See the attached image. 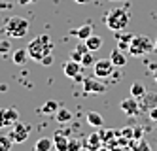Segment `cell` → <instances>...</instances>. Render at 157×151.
<instances>
[{"label":"cell","instance_id":"29","mask_svg":"<svg viewBox=\"0 0 157 151\" xmlns=\"http://www.w3.org/2000/svg\"><path fill=\"white\" fill-rule=\"evenodd\" d=\"M82 142L78 140V138H74V140H68V151H82Z\"/></svg>","mask_w":157,"mask_h":151},{"label":"cell","instance_id":"32","mask_svg":"<svg viewBox=\"0 0 157 151\" xmlns=\"http://www.w3.org/2000/svg\"><path fill=\"white\" fill-rule=\"evenodd\" d=\"M140 138H144V130H142V126H134V140H140Z\"/></svg>","mask_w":157,"mask_h":151},{"label":"cell","instance_id":"25","mask_svg":"<svg viewBox=\"0 0 157 151\" xmlns=\"http://www.w3.org/2000/svg\"><path fill=\"white\" fill-rule=\"evenodd\" d=\"M98 134H100V138H102V144H108L110 140H114V138L117 136V130H112V129H106V130H100Z\"/></svg>","mask_w":157,"mask_h":151},{"label":"cell","instance_id":"13","mask_svg":"<svg viewBox=\"0 0 157 151\" xmlns=\"http://www.w3.org/2000/svg\"><path fill=\"white\" fill-rule=\"evenodd\" d=\"M157 106V96L155 95H148V92H146V95L140 98V110H151V108H155Z\"/></svg>","mask_w":157,"mask_h":151},{"label":"cell","instance_id":"19","mask_svg":"<svg viewBox=\"0 0 157 151\" xmlns=\"http://www.w3.org/2000/svg\"><path fill=\"white\" fill-rule=\"evenodd\" d=\"M55 119L59 123H70L72 121V111L66 110V108H59L57 113H55Z\"/></svg>","mask_w":157,"mask_h":151},{"label":"cell","instance_id":"12","mask_svg":"<svg viewBox=\"0 0 157 151\" xmlns=\"http://www.w3.org/2000/svg\"><path fill=\"white\" fill-rule=\"evenodd\" d=\"M85 145L91 149V151H97L100 145H102V138H100V134H98V132L89 134V136H87V140H85Z\"/></svg>","mask_w":157,"mask_h":151},{"label":"cell","instance_id":"14","mask_svg":"<svg viewBox=\"0 0 157 151\" xmlns=\"http://www.w3.org/2000/svg\"><path fill=\"white\" fill-rule=\"evenodd\" d=\"M110 59H112V62H114L116 66H125L127 64V57H125V53H123L119 47H116L114 51L110 53Z\"/></svg>","mask_w":157,"mask_h":151},{"label":"cell","instance_id":"41","mask_svg":"<svg viewBox=\"0 0 157 151\" xmlns=\"http://www.w3.org/2000/svg\"><path fill=\"white\" fill-rule=\"evenodd\" d=\"M0 129H2V126H0Z\"/></svg>","mask_w":157,"mask_h":151},{"label":"cell","instance_id":"2","mask_svg":"<svg viewBox=\"0 0 157 151\" xmlns=\"http://www.w3.org/2000/svg\"><path fill=\"white\" fill-rule=\"evenodd\" d=\"M129 19H131V15H129V11L125 8H116V9H110L108 11L106 25H108L110 30L117 32V30H123L129 25Z\"/></svg>","mask_w":157,"mask_h":151},{"label":"cell","instance_id":"38","mask_svg":"<svg viewBox=\"0 0 157 151\" xmlns=\"http://www.w3.org/2000/svg\"><path fill=\"white\" fill-rule=\"evenodd\" d=\"M74 2H76V4H87L89 0H74Z\"/></svg>","mask_w":157,"mask_h":151},{"label":"cell","instance_id":"10","mask_svg":"<svg viewBox=\"0 0 157 151\" xmlns=\"http://www.w3.org/2000/svg\"><path fill=\"white\" fill-rule=\"evenodd\" d=\"M53 147H55V151H68V138L63 132H55L53 134Z\"/></svg>","mask_w":157,"mask_h":151},{"label":"cell","instance_id":"33","mask_svg":"<svg viewBox=\"0 0 157 151\" xmlns=\"http://www.w3.org/2000/svg\"><path fill=\"white\" fill-rule=\"evenodd\" d=\"M40 64H44V66H49V64H53V57H51V55L44 57V59L40 61Z\"/></svg>","mask_w":157,"mask_h":151},{"label":"cell","instance_id":"35","mask_svg":"<svg viewBox=\"0 0 157 151\" xmlns=\"http://www.w3.org/2000/svg\"><path fill=\"white\" fill-rule=\"evenodd\" d=\"M148 113H150V119L157 123V106H155V108H151V110H150Z\"/></svg>","mask_w":157,"mask_h":151},{"label":"cell","instance_id":"7","mask_svg":"<svg viewBox=\"0 0 157 151\" xmlns=\"http://www.w3.org/2000/svg\"><path fill=\"white\" fill-rule=\"evenodd\" d=\"M119 108L127 115H136V113H140V102H138V98L129 96V98H123L119 102Z\"/></svg>","mask_w":157,"mask_h":151},{"label":"cell","instance_id":"20","mask_svg":"<svg viewBox=\"0 0 157 151\" xmlns=\"http://www.w3.org/2000/svg\"><path fill=\"white\" fill-rule=\"evenodd\" d=\"M146 87L140 83V81H134V83L131 85V96H134V98H142L144 95H146Z\"/></svg>","mask_w":157,"mask_h":151},{"label":"cell","instance_id":"16","mask_svg":"<svg viewBox=\"0 0 157 151\" xmlns=\"http://www.w3.org/2000/svg\"><path fill=\"white\" fill-rule=\"evenodd\" d=\"M29 57H30V55H29V49H25V47H23V49H15V51H13V62H15L17 66H23V64L29 61Z\"/></svg>","mask_w":157,"mask_h":151},{"label":"cell","instance_id":"18","mask_svg":"<svg viewBox=\"0 0 157 151\" xmlns=\"http://www.w3.org/2000/svg\"><path fill=\"white\" fill-rule=\"evenodd\" d=\"M85 43H87L89 51H97V49L102 47V38H100V36H95V34H91V36L85 40Z\"/></svg>","mask_w":157,"mask_h":151},{"label":"cell","instance_id":"23","mask_svg":"<svg viewBox=\"0 0 157 151\" xmlns=\"http://www.w3.org/2000/svg\"><path fill=\"white\" fill-rule=\"evenodd\" d=\"M87 123L93 125V126H102V125H104L102 115L97 113V111H89V113H87Z\"/></svg>","mask_w":157,"mask_h":151},{"label":"cell","instance_id":"8","mask_svg":"<svg viewBox=\"0 0 157 151\" xmlns=\"http://www.w3.org/2000/svg\"><path fill=\"white\" fill-rule=\"evenodd\" d=\"M83 89H85V92L102 95V92L106 91V85H104V83H100L98 77L95 76V77H87V79H83Z\"/></svg>","mask_w":157,"mask_h":151},{"label":"cell","instance_id":"4","mask_svg":"<svg viewBox=\"0 0 157 151\" xmlns=\"http://www.w3.org/2000/svg\"><path fill=\"white\" fill-rule=\"evenodd\" d=\"M153 42L148 38V36H132L131 43H129V53L134 55V57H140V55H146L153 51Z\"/></svg>","mask_w":157,"mask_h":151},{"label":"cell","instance_id":"30","mask_svg":"<svg viewBox=\"0 0 157 151\" xmlns=\"http://www.w3.org/2000/svg\"><path fill=\"white\" fill-rule=\"evenodd\" d=\"M116 38H117V42H127V43H131V40H132V34H129V32H125V34H123L121 30H117V32H116Z\"/></svg>","mask_w":157,"mask_h":151},{"label":"cell","instance_id":"6","mask_svg":"<svg viewBox=\"0 0 157 151\" xmlns=\"http://www.w3.org/2000/svg\"><path fill=\"white\" fill-rule=\"evenodd\" d=\"M29 134H30V129H29V126L17 121V123L12 125V132H10V138H12L13 144H23L27 138H29Z\"/></svg>","mask_w":157,"mask_h":151},{"label":"cell","instance_id":"34","mask_svg":"<svg viewBox=\"0 0 157 151\" xmlns=\"http://www.w3.org/2000/svg\"><path fill=\"white\" fill-rule=\"evenodd\" d=\"M0 126H10V125H8V119H6V115H4V110H0Z\"/></svg>","mask_w":157,"mask_h":151},{"label":"cell","instance_id":"40","mask_svg":"<svg viewBox=\"0 0 157 151\" xmlns=\"http://www.w3.org/2000/svg\"><path fill=\"white\" fill-rule=\"evenodd\" d=\"M153 51L157 53V40H155V45H153Z\"/></svg>","mask_w":157,"mask_h":151},{"label":"cell","instance_id":"24","mask_svg":"<svg viewBox=\"0 0 157 151\" xmlns=\"http://www.w3.org/2000/svg\"><path fill=\"white\" fill-rule=\"evenodd\" d=\"M59 110V104L55 102V100H48L46 104L42 106V113H46V115H55Z\"/></svg>","mask_w":157,"mask_h":151},{"label":"cell","instance_id":"26","mask_svg":"<svg viewBox=\"0 0 157 151\" xmlns=\"http://www.w3.org/2000/svg\"><path fill=\"white\" fill-rule=\"evenodd\" d=\"M12 138H10V136H2V134H0V151H10V149H12Z\"/></svg>","mask_w":157,"mask_h":151},{"label":"cell","instance_id":"11","mask_svg":"<svg viewBox=\"0 0 157 151\" xmlns=\"http://www.w3.org/2000/svg\"><path fill=\"white\" fill-rule=\"evenodd\" d=\"M89 51V47H87V43L85 42H82V43H78L76 47L72 49V53H70V59L72 61H76V62H82V59H83V55Z\"/></svg>","mask_w":157,"mask_h":151},{"label":"cell","instance_id":"36","mask_svg":"<svg viewBox=\"0 0 157 151\" xmlns=\"http://www.w3.org/2000/svg\"><path fill=\"white\" fill-rule=\"evenodd\" d=\"M17 2H19L21 6H27V4H30V2H36V0H17Z\"/></svg>","mask_w":157,"mask_h":151},{"label":"cell","instance_id":"21","mask_svg":"<svg viewBox=\"0 0 157 151\" xmlns=\"http://www.w3.org/2000/svg\"><path fill=\"white\" fill-rule=\"evenodd\" d=\"M51 147H53V140H49V138H40L34 144V151H51Z\"/></svg>","mask_w":157,"mask_h":151},{"label":"cell","instance_id":"28","mask_svg":"<svg viewBox=\"0 0 157 151\" xmlns=\"http://www.w3.org/2000/svg\"><path fill=\"white\" fill-rule=\"evenodd\" d=\"M12 51V43L10 40H0V55H8Z\"/></svg>","mask_w":157,"mask_h":151},{"label":"cell","instance_id":"22","mask_svg":"<svg viewBox=\"0 0 157 151\" xmlns=\"http://www.w3.org/2000/svg\"><path fill=\"white\" fill-rule=\"evenodd\" d=\"M4 115H6V119H8V125H10V126L19 121V111H17L15 108H4Z\"/></svg>","mask_w":157,"mask_h":151},{"label":"cell","instance_id":"37","mask_svg":"<svg viewBox=\"0 0 157 151\" xmlns=\"http://www.w3.org/2000/svg\"><path fill=\"white\" fill-rule=\"evenodd\" d=\"M97 151H112V149H110V147H106V145H104V147H102V145H100V147H98Z\"/></svg>","mask_w":157,"mask_h":151},{"label":"cell","instance_id":"9","mask_svg":"<svg viewBox=\"0 0 157 151\" xmlns=\"http://www.w3.org/2000/svg\"><path fill=\"white\" fill-rule=\"evenodd\" d=\"M80 70H82V62H76V61H72V59L66 62L64 68H63L64 76H66V77H74V79L80 76Z\"/></svg>","mask_w":157,"mask_h":151},{"label":"cell","instance_id":"3","mask_svg":"<svg viewBox=\"0 0 157 151\" xmlns=\"http://www.w3.org/2000/svg\"><path fill=\"white\" fill-rule=\"evenodd\" d=\"M4 32L12 38H23L29 32V21L23 17H10L4 25Z\"/></svg>","mask_w":157,"mask_h":151},{"label":"cell","instance_id":"1","mask_svg":"<svg viewBox=\"0 0 157 151\" xmlns=\"http://www.w3.org/2000/svg\"><path fill=\"white\" fill-rule=\"evenodd\" d=\"M27 49H29L30 59H34L36 62H40L44 57L51 55L53 42H51V38L48 36V34H40V36H36L34 40L29 43V47H27Z\"/></svg>","mask_w":157,"mask_h":151},{"label":"cell","instance_id":"5","mask_svg":"<svg viewBox=\"0 0 157 151\" xmlns=\"http://www.w3.org/2000/svg\"><path fill=\"white\" fill-rule=\"evenodd\" d=\"M114 68H116V64L112 62V59H98V61H95V64H93L95 76H97L98 79L110 77L112 74H114Z\"/></svg>","mask_w":157,"mask_h":151},{"label":"cell","instance_id":"31","mask_svg":"<svg viewBox=\"0 0 157 151\" xmlns=\"http://www.w3.org/2000/svg\"><path fill=\"white\" fill-rule=\"evenodd\" d=\"M117 134H121V136L129 138V140H132V138H134V129H132V126H125V129L117 130Z\"/></svg>","mask_w":157,"mask_h":151},{"label":"cell","instance_id":"17","mask_svg":"<svg viewBox=\"0 0 157 151\" xmlns=\"http://www.w3.org/2000/svg\"><path fill=\"white\" fill-rule=\"evenodd\" d=\"M129 145H131V149L132 151H151V147H150V144L144 140V138H140V140H132L129 142Z\"/></svg>","mask_w":157,"mask_h":151},{"label":"cell","instance_id":"15","mask_svg":"<svg viewBox=\"0 0 157 151\" xmlns=\"http://www.w3.org/2000/svg\"><path fill=\"white\" fill-rule=\"evenodd\" d=\"M74 34H76V36L80 38L82 42H85V40L93 34V25H91V23H85V25H82L78 30H74Z\"/></svg>","mask_w":157,"mask_h":151},{"label":"cell","instance_id":"39","mask_svg":"<svg viewBox=\"0 0 157 151\" xmlns=\"http://www.w3.org/2000/svg\"><path fill=\"white\" fill-rule=\"evenodd\" d=\"M153 77H155V81H157V68H153Z\"/></svg>","mask_w":157,"mask_h":151},{"label":"cell","instance_id":"27","mask_svg":"<svg viewBox=\"0 0 157 151\" xmlns=\"http://www.w3.org/2000/svg\"><path fill=\"white\" fill-rule=\"evenodd\" d=\"M95 57H93V51H87L85 55H83V59H82V66H91V64H95Z\"/></svg>","mask_w":157,"mask_h":151}]
</instances>
